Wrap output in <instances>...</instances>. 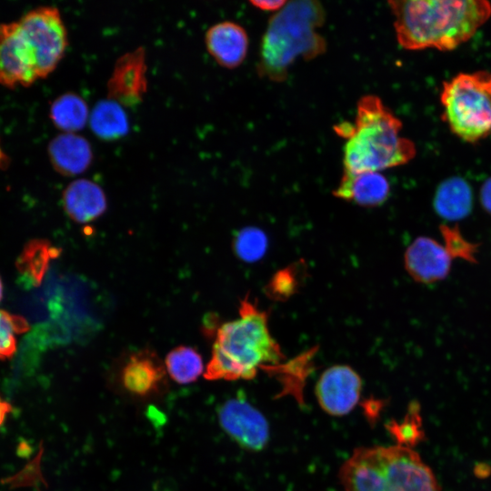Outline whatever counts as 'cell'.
I'll list each match as a JSON object with an SVG mask.
<instances>
[{
  "mask_svg": "<svg viewBox=\"0 0 491 491\" xmlns=\"http://www.w3.org/2000/svg\"><path fill=\"white\" fill-rule=\"evenodd\" d=\"M388 5L397 42L406 50H453L491 15V4L485 0H400Z\"/></svg>",
  "mask_w": 491,
  "mask_h": 491,
  "instance_id": "cell-1",
  "label": "cell"
},
{
  "mask_svg": "<svg viewBox=\"0 0 491 491\" xmlns=\"http://www.w3.org/2000/svg\"><path fill=\"white\" fill-rule=\"evenodd\" d=\"M402 122L375 95H363L356 104L354 123H341L335 132L346 139L344 171L381 172L412 160L415 144L400 135Z\"/></svg>",
  "mask_w": 491,
  "mask_h": 491,
  "instance_id": "cell-2",
  "label": "cell"
},
{
  "mask_svg": "<svg viewBox=\"0 0 491 491\" xmlns=\"http://www.w3.org/2000/svg\"><path fill=\"white\" fill-rule=\"evenodd\" d=\"M283 359L280 346L269 331L266 312L244 298L239 317L216 330L204 376L207 380H249L259 369L273 367Z\"/></svg>",
  "mask_w": 491,
  "mask_h": 491,
  "instance_id": "cell-3",
  "label": "cell"
},
{
  "mask_svg": "<svg viewBox=\"0 0 491 491\" xmlns=\"http://www.w3.org/2000/svg\"><path fill=\"white\" fill-rule=\"evenodd\" d=\"M325 20L326 10L320 2L287 1L268 20L259 47L258 75L282 82L297 59L311 60L323 55L327 43L318 28Z\"/></svg>",
  "mask_w": 491,
  "mask_h": 491,
  "instance_id": "cell-4",
  "label": "cell"
},
{
  "mask_svg": "<svg viewBox=\"0 0 491 491\" xmlns=\"http://www.w3.org/2000/svg\"><path fill=\"white\" fill-rule=\"evenodd\" d=\"M346 491H441L432 470L408 446H362L341 466Z\"/></svg>",
  "mask_w": 491,
  "mask_h": 491,
  "instance_id": "cell-5",
  "label": "cell"
},
{
  "mask_svg": "<svg viewBox=\"0 0 491 491\" xmlns=\"http://www.w3.org/2000/svg\"><path fill=\"white\" fill-rule=\"evenodd\" d=\"M442 119L457 137L477 142L491 134V73H461L443 83Z\"/></svg>",
  "mask_w": 491,
  "mask_h": 491,
  "instance_id": "cell-6",
  "label": "cell"
},
{
  "mask_svg": "<svg viewBox=\"0 0 491 491\" xmlns=\"http://www.w3.org/2000/svg\"><path fill=\"white\" fill-rule=\"evenodd\" d=\"M18 23L33 50L38 77H46L58 65L68 45L60 11L51 5L37 6L24 14Z\"/></svg>",
  "mask_w": 491,
  "mask_h": 491,
  "instance_id": "cell-7",
  "label": "cell"
},
{
  "mask_svg": "<svg viewBox=\"0 0 491 491\" xmlns=\"http://www.w3.org/2000/svg\"><path fill=\"white\" fill-rule=\"evenodd\" d=\"M115 383L127 396L153 400L167 388L165 364L151 349H139L123 356L115 371Z\"/></svg>",
  "mask_w": 491,
  "mask_h": 491,
  "instance_id": "cell-8",
  "label": "cell"
},
{
  "mask_svg": "<svg viewBox=\"0 0 491 491\" xmlns=\"http://www.w3.org/2000/svg\"><path fill=\"white\" fill-rule=\"evenodd\" d=\"M37 78L33 50L18 21L0 23V84L28 86Z\"/></svg>",
  "mask_w": 491,
  "mask_h": 491,
  "instance_id": "cell-9",
  "label": "cell"
},
{
  "mask_svg": "<svg viewBox=\"0 0 491 491\" xmlns=\"http://www.w3.org/2000/svg\"><path fill=\"white\" fill-rule=\"evenodd\" d=\"M223 430L242 447L262 450L269 439V426L264 415L244 398H231L218 409Z\"/></svg>",
  "mask_w": 491,
  "mask_h": 491,
  "instance_id": "cell-10",
  "label": "cell"
},
{
  "mask_svg": "<svg viewBox=\"0 0 491 491\" xmlns=\"http://www.w3.org/2000/svg\"><path fill=\"white\" fill-rule=\"evenodd\" d=\"M362 391L360 376L349 366L335 365L326 369L316 385V396L328 415L342 416L357 405Z\"/></svg>",
  "mask_w": 491,
  "mask_h": 491,
  "instance_id": "cell-11",
  "label": "cell"
},
{
  "mask_svg": "<svg viewBox=\"0 0 491 491\" xmlns=\"http://www.w3.org/2000/svg\"><path fill=\"white\" fill-rule=\"evenodd\" d=\"M453 258L446 245L427 236H419L406 250L404 263L414 280L430 284L448 275Z\"/></svg>",
  "mask_w": 491,
  "mask_h": 491,
  "instance_id": "cell-12",
  "label": "cell"
},
{
  "mask_svg": "<svg viewBox=\"0 0 491 491\" xmlns=\"http://www.w3.org/2000/svg\"><path fill=\"white\" fill-rule=\"evenodd\" d=\"M145 53L141 47L116 61L107 83L108 98L122 105L142 101L147 87Z\"/></svg>",
  "mask_w": 491,
  "mask_h": 491,
  "instance_id": "cell-13",
  "label": "cell"
},
{
  "mask_svg": "<svg viewBox=\"0 0 491 491\" xmlns=\"http://www.w3.org/2000/svg\"><path fill=\"white\" fill-rule=\"evenodd\" d=\"M208 54L222 67L234 69L246 59L249 40L246 29L233 21L211 25L205 35Z\"/></svg>",
  "mask_w": 491,
  "mask_h": 491,
  "instance_id": "cell-14",
  "label": "cell"
},
{
  "mask_svg": "<svg viewBox=\"0 0 491 491\" xmlns=\"http://www.w3.org/2000/svg\"><path fill=\"white\" fill-rule=\"evenodd\" d=\"M389 193V181L376 171H344L337 187L333 191L337 198L367 207L381 205L388 198Z\"/></svg>",
  "mask_w": 491,
  "mask_h": 491,
  "instance_id": "cell-15",
  "label": "cell"
},
{
  "mask_svg": "<svg viewBox=\"0 0 491 491\" xmlns=\"http://www.w3.org/2000/svg\"><path fill=\"white\" fill-rule=\"evenodd\" d=\"M47 152L55 170L66 176L82 174L93 160L90 143L76 133L57 135L49 142Z\"/></svg>",
  "mask_w": 491,
  "mask_h": 491,
  "instance_id": "cell-16",
  "label": "cell"
},
{
  "mask_svg": "<svg viewBox=\"0 0 491 491\" xmlns=\"http://www.w3.org/2000/svg\"><path fill=\"white\" fill-rule=\"evenodd\" d=\"M106 205L102 187L89 179H76L63 192L64 209L77 223H88L98 218L105 213Z\"/></svg>",
  "mask_w": 491,
  "mask_h": 491,
  "instance_id": "cell-17",
  "label": "cell"
},
{
  "mask_svg": "<svg viewBox=\"0 0 491 491\" xmlns=\"http://www.w3.org/2000/svg\"><path fill=\"white\" fill-rule=\"evenodd\" d=\"M433 205L435 211L444 219H463L472 209V189L465 179L459 176L449 177L438 185Z\"/></svg>",
  "mask_w": 491,
  "mask_h": 491,
  "instance_id": "cell-18",
  "label": "cell"
},
{
  "mask_svg": "<svg viewBox=\"0 0 491 491\" xmlns=\"http://www.w3.org/2000/svg\"><path fill=\"white\" fill-rule=\"evenodd\" d=\"M49 115L54 125L64 133H76L89 121L90 112L82 96L67 92L52 102Z\"/></svg>",
  "mask_w": 491,
  "mask_h": 491,
  "instance_id": "cell-19",
  "label": "cell"
},
{
  "mask_svg": "<svg viewBox=\"0 0 491 491\" xmlns=\"http://www.w3.org/2000/svg\"><path fill=\"white\" fill-rule=\"evenodd\" d=\"M88 122L95 135L104 140L120 138L128 131V119L122 105L109 98L94 106Z\"/></svg>",
  "mask_w": 491,
  "mask_h": 491,
  "instance_id": "cell-20",
  "label": "cell"
},
{
  "mask_svg": "<svg viewBox=\"0 0 491 491\" xmlns=\"http://www.w3.org/2000/svg\"><path fill=\"white\" fill-rule=\"evenodd\" d=\"M165 366L172 380L180 385L195 382L204 370L201 355L186 346L171 350L165 356Z\"/></svg>",
  "mask_w": 491,
  "mask_h": 491,
  "instance_id": "cell-21",
  "label": "cell"
},
{
  "mask_svg": "<svg viewBox=\"0 0 491 491\" xmlns=\"http://www.w3.org/2000/svg\"><path fill=\"white\" fill-rule=\"evenodd\" d=\"M267 238L263 231L256 227L240 230L234 240L236 256L246 262H256L266 253Z\"/></svg>",
  "mask_w": 491,
  "mask_h": 491,
  "instance_id": "cell-22",
  "label": "cell"
},
{
  "mask_svg": "<svg viewBox=\"0 0 491 491\" xmlns=\"http://www.w3.org/2000/svg\"><path fill=\"white\" fill-rule=\"evenodd\" d=\"M26 321L0 309V359L11 357L16 349L15 335L27 330Z\"/></svg>",
  "mask_w": 491,
  "mask_h": 491,
  "instance_id": "cell-23",
  "label": "cell"
},
{
  "mask_svg": "<svg viewBox=\"0 0 491 491\" xmlns=\"http://www.w3.org/2000/svg\"><path fill=\"white\" fill-rule=\"evenodd\" d=\"M288 267L278 271L270 280L266 291L274 299L287 298L296 290V270Z\"/></svg>",
  "mask_w": 491,
  "mask_h": 491,
  "instance_id": "cell-24",
  "label": "cell"
},
{
  "mask_svg": "<svg viewBox=\"0 0 491 491\" xmlns=\"http://www.w3.org/2000/svg\"><path fill=\"white\" fill-rule=\"evenodd\" d=\"M445 236V245L453 257H462L466 260H474L475 246L463 238L457 230L447 226L441 227Z\"/></svg>",
  "mask_w": 491,
  "mask_h": 491,
  "instance_id": "cell-25",
  "label": "cell"
},
{
  "mask_svg": "<svg viewBox=\"0 0 491 491\" xmlns=\"http://www.w3.org/2000/svg\"><path fill=\"white\" fill-rule=\"evenodd\" d=\"M287 1L285 0H266V1H250V5L254 7L266 12H274L276 13L279 10H281L286 5Z\"/></svg>",
  "mask_w": 491,
  "mask_h": 491,
  "instance_id": "cell-26",
  "label": "cell"
},
{
  "mask_svg": "<svg viewBox=\"0 0 491 491\" xmlns=\"http://www.w3.org/2000/svg\"><path fill=\"white\" fill-rule=\"evenodd\" d=\"M480 200L483 207L491 213V177L481 187Z\"/></svg>",
  "mask_w": 491,
  "mask_h": 491,
  "instance_id": "cell-27",
  "label": "cell"
},
{
  "mask_svg": "<svg viewBox=\"0 0 491 491\" xmlns=\"http://www.w3.org/2000/svg\"><path fill=\"white\" fill-rule=\"evenodd\" d=\"M11 410V406L0 398V425L4 422L6 414Z\"/></svg>",
  "mask_w": 491,
  "mask_h": 491,
  "instance_id": "cell-28",
  "label": "cell"
},
{
  "mask_svg": "<svg viewBox=\"0 0 491 491\" xmlns=\"http://www.w3.org/2000/svg\"><path fill=\"white\" fill-rule=\"evenodd\" d=\"M8 163L7 157L0 146V167L5 166Z\"/></svg>",
  "mask_w": 491,
  "mask_h": 491,
  "instance_id": "cell-29",
  "label": "cell"
},
{
  "mask_svg": "<svg viewBox=\"0 0 491 491\" xmlns=\"http://www.w3.org/2000/svg\"><path fill=\"white\" fill-rule=\"evenodd\" d=\"M2 296H3V285H2V281L0 279V301L2 299Z\"/></svg>",
  "mask_w": 491,
  "mask_h": 491,
  "instance_id": "cell-30",
  "label": "cell"
}]
</instances>
